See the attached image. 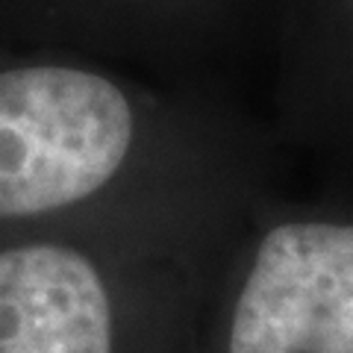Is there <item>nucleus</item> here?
<instances>
[{
  "mask_svg": "<svg viewBox=\"0 0 353 353\" xmlns=\"http://www.w3.org/2000/svg\"><path fill=\"white\" fill-rule=\"evenodd\" d=\"M141 127L118 77L65 59L0 65V218L85 201L112 180Z\"/></svg>",
  "mask_w": 353,
  "mask_h": 353,
  "instance_id": "nucleus-1",
  "label": "nucleus"
},
{
  "mask_svg": "<svg viewBox=\"0 0 353 353\" xmlns=\"http://www.w3.org/2000/svg\"><path fill=\"white\" fill-rule=\"evenodd\" d=\"M227 353H353V224L301 218L265 233Z\"/></svg>",
  "mask_w": 353,
  "mask_h": 353,
  "instance_id": "nucleus-2",
  "label": "nucleus"
},
{
  "mask_svg": "<svg viewBox=\"0 0 353 353\" xmlns=\"http://www.w3.org/2000/svg\"><path fill=\"white\" fill-rule=\"evenodd\" d=\"M0 353H112V301L83 253L44 241L0 253Z\"/></svg>",
  "mask_w": 353,
  "mask_h": 353,
  "instance_id": "nucleus-3",
  "label": "nucleus"
},
{
  "mask_svg": "<svg viewBox=\"0 0 353 353\" xmlns=\"http://www.w3.org/2000/svg\"><path fill=\"white\" fill-rule=\"evenodd\" d=\"M32 12L30 21L101 30L115 41L183 50L224 30L245 0H0Z\"/></svg>",
  "mask_w": 353,
  "mask_h": 353,
  "instance_id": "nucleus-4",
  "label": "nucleus"
},
{
  "mask_svg": "<svg viewBox=\"0 0 353 353\" xmlns=\"http://www.w3.org/2000/svg\"><path fill=\"white\" fill-rule=\"evenodd\" d=\"M285 36L297 83L353 97V0H289Z\"/></svg>",
  "mask_w": 353,
  "mask_h": 353,
  "instance_id": "nucleus-5",
  "label": "nucleus"
}]
</instances>
